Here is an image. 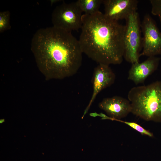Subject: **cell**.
<instances>
[{
  "label": "cell",
  "instance_id": "8fae6325",
  "mask_svg": "<svg viewBox=\"0 0 161 161\" xmlns=\"http://www.w3.org/2000/svg\"><path fill=\"white\" fill-rule=\"evenodd\" d=\"M75 2L84 14L91 15L100 11L103 0H78Z\"/></svg>",
  "mask_w": 161,
  "mask_h": 161
},
{
  "label": "cell",
  "instance_id": "5bb4252c",
  "mask_svg": "<svg viewBox=\"0 0 161 161\" xmlns=\"http://www.w3.org/2000/svg\"><path fill=\"white\" fill-rule=\"evenodd\" d=\"M150 2L152 14L158 17L161 23V0H151Z\"/></svg>",
  "mask_w": 161,
  "mask_h": 161
},
{
  "label": "cell",
  "instance_id": "7c38bea8",
  "mask_svg": "<svg viewBox=\"0 0 161 161\" xmlns=\"http://www.w3.org/2000/svg\"><path fill=\"white\" fill-rule=\"evenodd\" d=\"M10 13L8 10L0 12V32L9 30L11 28L10 24Z\"/></svg>",
  "mask_w": 161,
  "mask_h": 161
},
{
  "label": "cell",
  "instance_id": "ba28073f",
  "mask_svg": "<svg viewBox=\"0 0 161 161\" xmlns=\"http://www.w3.org/2000/svg\"><path fill=\"white\" fill-rule=\"evenodd\" d=\"M115 78V75L109 65L99 64L94 68L92 78L93 93L83 115L87 113L98 94L103 89L113 84Z\"/></svg>",
  "mask_w": 161,
  "mask_h": 161
},
{
  "label": "cell",
  "instance_id": "7a4b0ae2",
  "mask_svg": "<svg viewBox=\"0 0 161 161\" xmlns=\"http://www.w3.org/2000/svg\"><path fill=\"white\" fill-rule=\"evenodd\" d=\"M78 41L83 53L99 64H119L123 61L125 26L100 11L83 14Z\"/></svg>",
  "mask_w": 161,
  "mask_h": 161
},
{
  "label": "cell",
  "instance_id": "9a60e30c",
  "mask_svg": "<svg viewBox=\"0 0 161 161\" xmlns=\"http://www.w3.org/2000/svg\"><path fill=\"white\" fill-rule=\"evenodd\" d=\"M89 115L92 117H96L97 116H98L99 114H98L96 112L91 113L89 114Z\"/></svg>",
  "mask_w": 161,
  "mask_h": 161
},
{
  "label": "cell",
  "instance_id": "3957f363",
  "mask_svg": "<svg viewBox=\"0 0 161 161\" xmlns=\"http://www.w3.org/2000/svg\"><path fill=\"white\" fill-rule=\"evenodd\" d=\"M131 112L147 121L161 122V81L132 88L128 94Z\"/></svg>",
  "mask_w": 161,
  "mask_h": 161
},
{
  "label": "cell",
  "instance_id": "4fadbf2b",
  "mask_svg": "<svg viewBox=\"0 0 161 161\" xmlns=\"http://www.w3.org/2000/svg\"><path fill=\"white\" fill-rule=\"evenodd\" d=\"M117 121L124 123L134 130L137 131L142 135H145L150 137H152L153 136V134L152 133L145 129L138 124L135 122H128L121 120H117Z\"/></svg>",
  "mask_w": 161,
  "mask_h": 161
},
{
  "label": "cell",
  "instance_id": "30bf717a",
  "mask_svg": "<svg viewBox=\"0 0 161 161\" xmlns=\"http://www.w3.org/2000/svg\"><path fill=\"white\" fill-rule=\"evenodd\" d=\"M160 58L148 57L144 61L132 64L128 72V79L136 84L143 83L146 78L157 69Z\"/></svg>",
  "mask_w": 161,
  "mask_h": 161
},
{
  "label": "cell",
  "instance_id": "8992f818",
  "mask_svg": "<svg viewBox=\"0 0 161 161\" xmlns=\"http://www.w3.org/2000/svg\"><path fill=\"white\" fill-rule=\"evenodd\" d=\"M140 27L143 37V50L140 57H150L161 54V32L150 16H145Z\"/></svg>",
  "mask_w": 161,
  "mask_h": 161
},
{
  "label": "cell",
  "instance_id": "277c9868",
  "mask_svg": "<svg viewBox=\"0 0 161 161\" xmlns=\"http://www.w3.org/2000/svg\"><path fill=\"white\" fill-rule=\"evenodd\" d=\"M125 20L123 58L132 64L139 62L140 52L142 47L138 13L136 11L132 13Z\"/></svg>",
  "mask_w": 161,
  "mask_h": 161
},
{
  "label": "cell",
  "instance_id": "2e32d148",
  "mask_svg": "<svg viewBox=\"0 0 161 161\" xmlns=\"http://www.w3.org/2000/svg\"><path fill=\"white\" fill-rule=\"evenodd\" d=\"M51 4V5H52L53 4L57 3L59 1V0H51L50 1Z\"/></svg>",
  "mask_w": 161,
  "mask_h": 161
},
{
  "label": "cell",
  "instance_id": "52a82bcc",
  "mask_svg": "<svg viewBox=\"0 0 161 161\" xmlns=\"http://www.w3.org/2000/svg\"><path fill=\"white\" fill-rule=\"evenodd\" d=\"M138 3L137 0H103V14L113 21L126 20L131 14L137 11Z\"/></svg>",
  "mask_w": 161,
  "mask_h": 161
},
{
  "label": "cell",
  "instance_id": "5b68a950",
  "mask_svg": "<svg viewBox=\"0 0 161 161\" xmlns=\"http://www.w3.org/2000/svg\"><path fill=\"white\" fill-rule=\"evenodd\" d=\"M82 12L76 2H63L55 8L52 14L53 26L71 32L81 29Z\"/></svg>",
  "mask_w": 161,
  "mask_h": 161
},
{
  "label": "cell",
  "instance_id": "9c48e42d",
  "mask_svg": "<svg viewBox=\"0 0 161 161\" xmlns=\"http://www.w3.org/2000/svg\"><path fill=\"white\" fill-rule=\"evenodd\" d=\"M98 106L112 120H120L131 112L130 101L119 96L104 98L99 103Z\"/></svg>",
  "mask_w": 161,
  "mask_h": 161
},
{
  "label": "cell",
  "instance_id": "6da1fadb",
  "mask_svg": "<svg viewBox=\"0 0 161 161\" xmlns=\"http://www.w3.org/2000/svg\"><path fill=\"white\" fill-rule=\"evenodd\" d=\"M31 50L47 80L73 76L82 64L83 53L78 40L71 32L53 26L37 30L32 39Z\"/></svg>",
  "mask_w": 161,
  "mask_h": 161
}]
</instances>
